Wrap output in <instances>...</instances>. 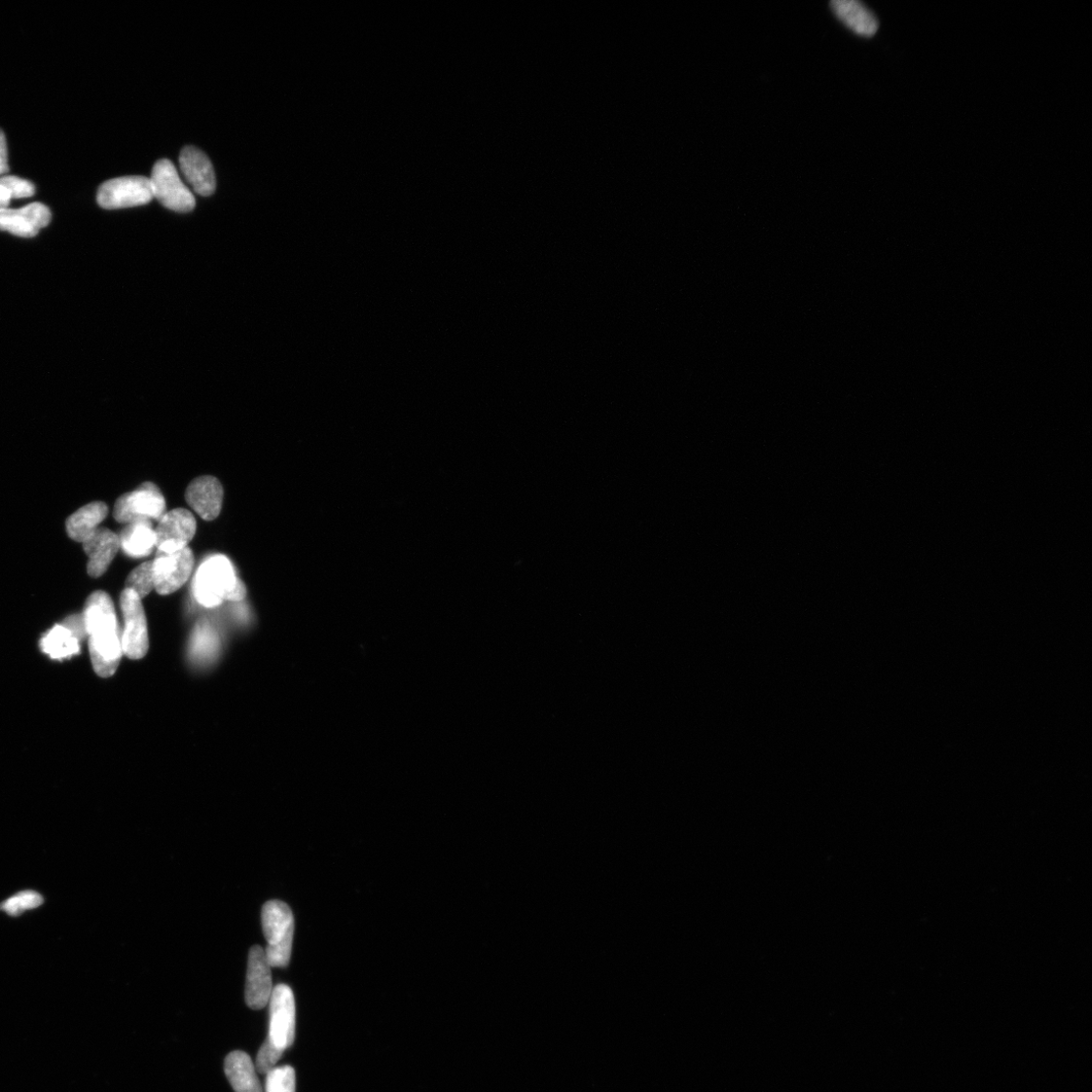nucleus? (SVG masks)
I'll use <instances>...</instances> for the list:
<instances>
[{
	"label": "nucleus",
	"mask_w": 1092,
	"mask_h": 1092,
	"mask_svg": "<svg viewBox=\"0 0 1092 1092\" xmlns=\"http://www.w3.org/2000/svg\"><path fill=\"white\" fill-rule=\"evenodd\" d=\"M83 615L93 669L99 677H111L116 673L123 654L122 633L111 597L102 591L92 593Z\"/></svg>",
	"instance_id": "f257e3e1"
},
{
	"label": "nucleus",
	"mask_w": 1092,
	"mask_h": 1092,
	"mask_svg": "<svg viewBox=\"0 0 1092 1092\" xmlns=\"http://www.w3.org/2000/svg\"><path fill=\"white\" fill-rule=\"evenodd\" d=\"M194 593L200 604L212 608L223 601H242L247 591L229 559L216 555L207 559L198 570Z\"/></svg>",
	"instance_id": "f03ea898"
},
{
	"label": "nucleus",
	"mask_w": 1092,
	"mask_h": 1092,
	"mask_svg": "<svg viewBox=\"0 0 1092 1092\" xmlns=\"http://www.w3.org/2000/svg\"><path fill=\"white\" fill-rule=\"evenodd\" d=\"M262 924L268 942L267 959L273 967H286L293 946L295 921L289 906L280 900L268 901L262 910Z\"/></svg>",
	"instance_id": "7ed1b4c3"
},
{
	"label": "nucleus",
	"mask_w": 1092,
	"mask_h": 1092,
	"mask_svg": "<svg viewBox=\"0 0 1092 1092\" xmlns=\"http://www.w3.org/2000/svg\"><path fill=\"white\" fill-rule=\"evenodd\" d=\"M166 514V502L159 488L150 482L120 497L114 508V517L121 524L140 521H159Z\"/></svg>",
	"instance_id": "20e7f679"
},
{
	"label": "nucleus",
	"mask_w": 1092,
	"mask_h": 1092,
	"mask_svg": "<svg viewBox=\"0 0 1092 1092\" xmlns=\"http://www.w3.org/2000/svg\"><path fill=\"white\" fill-rule=\"evenodd\" d=\"M153 199L151 178L145 176H124L108 180L97 193V203L105 210L144 206Z\"/></svg>",
	"instance_id": "39448f33"
},
{
	"label": "nucleus",
	"mask_w": 1092,
	"mask_h": 1092,
	"mask_svg": "<svg viewBox=\"0 0 1092 1092\" xmlns=\"http://www.w3.org/2000/svg\"><path fill=\"white\" fill-rule=\"evenodd\" d=\"M121 609L125 621L123 653L131 660H141L150 649L148 621L142 599L134 591L125 589L121 595Z\"/></svg>",
	"instance_id": "423d86ee"
},
{
	"label": "nucleus",
	"mask_w": 1092,
	"mask_h": 1092,
	"mask_svg": "<svg viewBox=\"0 0 1092 1092\" xmlns=\"http://www.w3.org/2000/svg\"><path fill=\"white\" fill-rule=\"evenodd\" d=\"M151 181L153 197L166 209L188 212L196 208L193 193L181 181L170 160L162 159L154 165Z\"/></svg>",
	"instance_id": "0eeeda50"
},
{
	"label": "nucleus",
	"mask_w": 1092,
	"mask_h": 1092,
	"mask_svg": "<svg viewBox=\"0 0 1092 1092\" xmlns=\"http://www.w3.org/2000/svg\"><path fill=\"white\" fill-rule=\"evenodd\" d=\"M269 1038L285 1051L296 1037V1001L293 991L285 985L273 988L270 1000Z\"/></svg>",
	"instance_id": "6e6552de"
},
{
	"label": "nucleus",
	"mask_w": 1092,
	"mask_h": 1092,
	"mask_svg": "<svg viewBox=\"0 0 1092 1092\" xmlns=\"http://www.w3.org/2000/svg\"><path fill=\"white\" fill-rule=\"evenodd\" d=\"M197 520L186 509L166 513L155 528L157 552L174 554L189 548L195 537Z\"/></svg>",
	"instance_id": "1a4fd4ad"
},
{
	"label": "nucleus",
	"mask_w": 1092,
	"mask_h": 1092,
	"mask_svg": "<svg viewBox=\"0 0 1092 1092\" xmlns=\"http://www.w3.org/2000/svg\"><path fill=\"white\" fill-rule=\"evenodd\" d=\"M195 558L190 548L174 554L157 552L153 561L155 590L170 595L184 586L193 574Z\"/></svg>",
	"instance_id": "9d476101"
},
{
	"label": "nucleus",
	"mask_w": 1092,
	"mask_h": 1092,
	"mask_svg": "<svg viewBox=\"0 0 1092 1092\" xmlns=\"http://www.w3.org/2000/svg\"><path fill=\"white\" fill-rule=\"evenodd\" d=\"M273 991L272 966L263 946L255 944L251 946L248 955L245 986L247 1005L254 1010L265 1008L270 1002Z\"/></svg>",
	"instance_id": "9b49d317"
},
{
	"label": "nucleus",
	"mask_w": 1092,
	"mask_h": 1092,
	"mask_svg": "<svg viewBox=\"0 0 1092 1092\" xmlns=\"http://www.w3.org/2000/svg\"><path fill=\"white\" fill-rule=\"evenodd\" d=\"M51 212L43 204L34 203L18 210L0 211V230L20 237H33L51 222Z\"/></svg>",
	"instance_id": "f8f14e48"
},
{
	"label": "nucleus",
	"mask_w": 1092,
	"mask_h": 1092,
	"mask_svg": "<svg viewBox=\"0 0 1092 1092\" xmlns=\"http://www.w3.org/2000/svg\"><path fill=\"white\" fill-rule=\"evenodd\" d=\"M186 499L200 517L212 521L221 514L224 490L214 477H200L188 487Z\"/></svg>",
	"instance_id": "ddd939ff"
},
{
	"label": "nucleus",
	"mask_w": 1092,
	"mask_h": 1092,
	"mask_svg": "<svg viewBox=\"0 0 1092 1092\" xmlns=\"http://www.w3.org/2000/svg\"><path fill=\"white\" fill-rule=\"evenodd\" d=\"M179 165L193 190L200 196H212L215 190V175L208 156L194 146L182 150Z\"/></svg>",
	"instance_id": "4468645a"
},
{
	"label": "nucleus",
	"mask_w": 1092,
	"mask_h": 1092,
	"mask_svg": "<svg viewBox=\"0 0 1092 1092\" xmlns=\"http://www.w3.org/2000/svg\"><path fill=\"white\" fill-rule=\"evenodd\" d=\"M83 545L89 558L88 573L92 577L101 576L121 550L119 535L100 527Z\"/></svg>",
	"instance_id": "2eb2a0df"
},
{
	"label": "nucleus",
	"mask_w": 1092,
	"mask_h": 1092,
	"mask_svg": "<svg viewBox=\"0 0 1092 1092\" xmlns=\"http://www.w3.org/2000/svg\"><path fill=\"white\" fill-rule=\"evenodd\" d=\"M829 8L834 17L863 38H872L880 30V21L859 0H831Z\"/></svg>",
	"instance_id": "dca6fc26"
},
{
	"label": "nucleus",
	"mask_w": 1092,
	"mask_h": 1092,
	"mask_svg": "<svg viewBox=\"0 0 1092 1092\" xmlns=\"http://www.w3.org/2000/svg\"><path fill=\"white\" fill-rule=\"evenodd\" d=\"M257 1069L250 1056L234 1051L225 1061V1073L235 1092H263Z\"/></svg>",
	"instance_id": "f3484780"
},
{
	"label": "nucleus",
	"mask_w": 1092,
	"mask_h": 1092,
	"mask_svg": "<svg viewBox=\"0 0 1092 1092\" xmlns=\"http://www.w3.org/2000/svg\"><path fill=\"white\" fill-rule=\"evenodd\" d=\"M107 514L108 508L102 502L91 503L81 508L67 519L66 530L69 537L84 543L99 528Z\"/></svg>",
	"instance_id": "a211bd4d"
},
{
	"label": "nucleus",
	"mask_w": 1092,
	"mask_h": 1092,
	"mask_svg": "<svg viewBox=\"0 0 1092 1092\" xmlns=\"http://www.w3.org/2000/svg\"><path fill=\"white\" fill-rule=\"evenodd\" d=\"M121 549L132 558L150 556L156 548V535L152 522L140 521L126 525L119 535Z\"/></svg>",
	"instance_id": "6ab92c4d"
},
{
	"label": "nucleus",
	"mask_w": 1092,
	"mask_h": 1092,
	"mask_svg": "<svg viewBox=\"0 0 1092 1092\" xmlns=\"http://www.w3.org/2000/svg\"><path fill=\"white\" fill-rule=\"evenodd\" d=\"M81 641L75 632L61 624L42 638L41 648L51 659L64 660L80 653Z\"/></svg>",
	"instance_id": "aec40b11"
},
{
	"label": "nucleus",
	"mask_w": 1092,
	"mask_h": 1092,
	"mask_svg": "<svg viewBox=\"0 0 1092 1092\" xmlns=\"http://www.w3.org/2000/svg\"><path fill=\"white\" fill-rule=\"evenodd\" d=\"M126 589L134 591L141 599L155 589L153 562H146L133 570L126 580Z\"/></svg>",
	"instance_id": "412c9836"
},
{
	"label": "nucleus",
	"mask_w": 1092,
	"mask_h": 1092,
	"mask_svg": "<svg viewBox=\"0 0 1092 1092\" xmlns=\"http://www.w3.org/2000/svg\"><path fill=\"white\" fill-rule=\"evenodd\" d=\"M44 902L43 896L32 890H25L10 897L2 904L0 910L9 916L18 917L34 908H38Z\"/></svg>",
	"instance_id": "4be33fe9"
},
{
	"label": "nucleus",
	"mask_w": 1092,
	"mask_h": 1092,
	"mask_svg": "<svg viewBox=\"0 0 1092 1092\" xmlns=\"http://www.w3.org/2000/svg\"><path fill=\"white\" fill-rule=\"evenodd\" d=\"M266 1092H296V1072L291 1066L275 1067L267 1074Z\"/></svg>",
	"instance_id": "5701e85b"
},
{
	"label": "nucleus",
	"mask_w": 1092,
	"mask_h": 1092,
	"mask_svg": "<svg viewBox=\"0 0 1092 1092\" xmlns=\"http://www.w3.org/2000/svg\"><path fill=\"white\" fill-rule=\"evenodd\" d=\"M283 1050L276 1047L272 1040L268 1037L264 1045L259 1051L257 1062H255V1069L261 1074L267 1075L275 1068L276 1063L283 1055Z\"/></svg>",
	"instance_id": "b1692460"
},
{
	"label": "nucleus",
	"mask_w": 1092,
	"mask_h": 1092,
	"mask_svg": "<svg viewBox=\"0 0 1092 1092\" xmlns=\"http://www.w3.org/2000/svg\"><path fill=\"white\" fill-rule=\"evenodd\" d=\"M0 186L8 190L12 199L30 198L34 194V187L31 182L17 176L0 178Z\"/></svg>",
	"instance_id": "393cba45"
},
{
	"label": "nucleus",
	"mask_w": 1092,
	"mask_h": 1092,
	"mask_svg": "<svg viewBox=\"0 0 1092 1092\" xmlns=\"http://www.w3.org/2000/svg\"><path fill=\"white\" fill-rule=\"evenodd\" d=\"M8 170H9V164H8L7 141H6V136H5L4 132L2 130H0V174H4Z\"/></svg>",
	"instance_id": "a878e982"
},
{
	"label": "nucleus",
	"mask_w": 1092,
	"mask_h": 1092,
	"mask_svg": "<svg viewBox=\"0 0 1092 1092\" xmlns=\"http://www.w3.org/2000/svg\"><path fill=\"white\" fill-rule=\"evenodd\" d=\"M11 195L6 188L0 186V211L8 209L11 202Z\"/></svg>",
	"instance_id": "bb28decb"
}]
</instances>
